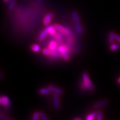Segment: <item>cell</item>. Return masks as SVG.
Masks as SVG:
<instances>
[{
    "label": "cell",
    "instance_id": "6da1fadb",
    "mask_svg": "<svg viewBox=\"0 0 120 120\" xmlns=\"http://www.w3.org/2000/svg\"><path fill=\"white\" fill-rule=\"evenodd\" d=\"M82 82H83L84 86L86 88V89L88 91H93L94 90V86L92 82L90 80L87 73L85 72L82 73Z\"/></svg>",
    "mask_w": 120,
    "mask_h": 120
},
{
    "label": "cell",
    "instance_id": "7a4b0ae2",
    "mask_svg": "<svg viewBox=\"0 0 120 120\" xmlns=\"http://www.w3.org/2000/svg\"><path fill=\"white\" fill-rule=\"evenodd\" d=\"M42 53L46 56L52 57L55 58H60L62 57L61 53L58 51H54L51 50L50 49H44L42 50Z\"/></svg>",
    "mask_w": 120,
    "mask_h": 120
},
{
    "label": "cell",
    "instance_id": "3957f363",
    "mask_svg": "<svg viewBox=\"0 0 120 120\" xmlns=\"http://www.w3.org/2000/svg\"><path fill=\"white\" fill-rule=\"evenodd\" d=\"M0 104L4 108L8 107L10 104V98L6 96H1L0 97Z\"/></svg>",
    "mask_w": 120,
    "mask_h": 120
},
{
    "label": "cell",
    "instance_id": "277c9868",
    "mask_svg": "<svg viewBox=\"0 0 120 120\" xmlns=\"http://www.w3.org/2000/svg\"><path fill=\"white\" fill-rule=\"evenodd\" d=\"M53 101L54 108L57 110H58L60 109V103L58 94H57V93H55L53 94Z\"/></svg>",
    "mask_w": 120,
    "mask_h": 120
},
{
    "label": "cell",
    "instance_id": "5b68a950",
    "mask_svg": "<svg viewBox=\"0 0 120 120\" xmlns=\"http://www.w3.org/2000/svg\"><path fill=\"white\" fill-rule=\"evenodd\" d=\"M53 14L52 12H49V13H47V14L45 16L44 19H43V24H44L45 26H48V25L50 23L52 18H53Z\"/></svg>",
    "mask_w": 120,
    "mask_h": 120
},
{
    "label": "cell",
    "instance_id": "8992f818",
    "mask_svg": "<svg viewBox=\"0 0 120 120\" xmlns=\"http://www.w3.org/2000/svg\"><path fill=\"white\" fill-rule=\"evenodd\" d=\"M48 88L51 91H53L55 93H57L58 94H64V91L61 88L57 87L56 86H54L53 85H49Z\"/></svg>",
    "mask_w": 120,
    "mask_h": 120
},
{
    "label": "cell",
    "instance_id": "52a82bcc",
    "mask_svg": "<svg viewBox=\"0 0 120 120\" xmlns=\"http://www.w3.org/2000/svg\"><path fill=\"white\" fill-rule=\"evenodd\" d=\"M69 50H70V49L67 45H60L58 47V51L61 53H68Z\"/></svg>",
    "mask_w": 120,
    "mask_h": 120
},
{
    "label": "cell",
    "instance_id": "ba28073f",
    "mask_svg": "<svg viewBox=\"0 0 120 120\" xmlns=\"http://www.w3.org/2000/svg\"><path fill=\"white\" fill-rule=\"evenodd\" d=\"M108 102H109V101H108L107 100H102V101L94 103V109H97V108L101 107L102 106H105V105H107Z\"/></svg>",
    "mask_w": 120,
    "mask_h": 120
},
{
    "label": "cell",
    "instance_id": "9c48e42d",
    "mask_svg": "<svg viewBox=\"0 0 120 120\" xmlns=\"http://www.w3.org/2000/svg\"><path fill=\"white\" fill-rule=\"evenodd\" d=\"M49 49L54 51H58V47L57 46V43L55 41H51L49 45Z\"/></svg>",
    "mask_w": 120,
    "mask_h": 120
},
{
    "label": "cell",
    "instance_id": "30bf717a",
    "mask_svg": "<svg viewBox=\"0 0 120 120\" xmlns=\"http://www.w3.org/2000/svg\"><path fill=\"white\" fill-rule=\"evenodd\" d=\"M46 28L47 29L49 34H50L51 36H55V34H56V28L54 27L53 26L49 25V26H48Z\"/></svg>",
    "mask_w": 120,
    "mask_h": 120
},
{
    "label": "cell",
    "instance_id": "8fae6325",
    "mask_svg": "<svg viewBox=\"0 0 120 120\" xmlns=\"http://www.w3.org/2000/svg\"><path fill=\"white\" fill-rule=\"evenodd\" d=\"M71 16H72V18L73 22H74L75 23H79V15H78L77 13L76 12V11H73L71 13Z\"/></svg>",
    "mask_w": 120,
    "mask_h": 120
},
{
    "label": "cell",
    "instance_id": "7c38bea8",
    "mask_svg": "<svg viewBox=\"0 0 120 120\" xmlns=\"http://www.w3.org/2000/svg\"><path fill=\"white\" fill-rule=\"evenodd\" d=\"M54 27L56 28V30H57L58 32L62 33L63 34H64L66 31V28H64L61 25H58V24H54L53 25Z\"/></svg>",
    "mask_w": 120,
    "mask_h": 120
},
{
    "label": "cell",
    "instance_id": "4fadbf2b",
    "mask_svg": "<svg viewBox=\"0 0 120 120\" xmlns=\"http://www.w3.org/2000/svg\"><path fill=\"white\" fill-rule=\"evenodd\" d=\"M51 91L49 88H43L39 90V94L41 95H47L51 93Z\"/></svg>",
    "mask_w": 120,
    "mask_h": 120
},
{
    "label": "cell",
    "instance_id": "5bb4252c",
    "mask_svg": "<svg viewBox=\"0 0 120 120\" xmlns=\"http://www.w3.org/2000/svg\"><path fill=\"white\" fill-rule=\"evenodd\" d=\"M48 34H49V32H48L47 29H46V28H45V29L42 31V32L40 34V36H39V37H38L39 41H43V39H44L45 37H46V36H47Z\"/></svg>",
    "mask_w": 120,
    "mask_h": 120
},
{
    "label": "cell",
    "instance_id": "9a60e30c",
    "mask_svg": "<svg viewBox=\"0 0 120 120\" xmlns=\"http://www.w3.org/2000/svg\"><path fill=\"white\" fill-rule=\"evenodd\" d=\"M75 27H76V32H77L78 34H83V28H82V27L79 23H76V25H75Z\"/></svg>",
    "mask_w": 120,
    "mask_h": 120
},
{
    "label": "cell",
    "instance_id": "2e32d148",
    "mask_svg": "<svg viewBox=\"0 0 120 120\" xmlns=\"http://www.w3.org/2000/svg\"><path fill=\"white\" fill-rule=\"evenodd\" d=\"M115 34L113 32H110L109 34V42L110 43H113L115 42Z\"/></svg>",
    "mask_w": 120,
    "mask_h": 120
},
{
    "label": "cell",
    "instance_id": "e0dca14e",
    "mask_svg": "<svg viewBox=\"0 0 120 120\" xmlns=\"http://www.w3.org/2000/svg\"><path fill=\"white\" fill-rule=\"evenodd\" d=\"M31 49L34 52H38L40 51V47L37 44H34L31 46Z\"/></svg>",
    "mask_w": 120,
    "mask_h": 120
},
{
    "label": "cell",
    "instance_id": "ac0fdd59",
    "mask_svg": "<svg viewBox=\"0 0 120 120\" xmlns=\"http://www.w3.org/2000/svg\"><path fill=\"white\" fill-rule=\"evenodd\" d=\"M120 49V45H118L117 43H113V44L111 45L109 47V49L110 50L112 51H115L118 50Z\"/></svg>",
    "mask_w": 120,
    "mask_h": 120
},
{
    "label": "cell",
    "instance_id": "d6986e66",
    "mask_svg": "<svg viewBox=\"0 0 120 120\" xmlns=\"http://www.w3.org/2000/svg\"><path fill=\"white\" fill-rule=\"evenodd\" d=\"M97 113L96 112H92L91 113L89 114L86 117V120H94V118H95V117L96 116Z\"/></svg>",
    "mask_w": 120,
    "mask_h": 120
},
{
    "label": "cell",
    "instance_id": "ffe728a7",
    "mask_svg": "<svg viewBox=\"0 0 120 120\" xmlns=\"http://www.w3.org/2000/svg\"><path fill=\"white\" fill-rule=\"evenodd\" d=\"M15 0H10V3H9V6H8V9L10 11L13 10V8L15 7Z\"/></svg>",
    "mask_w": 120,
    "mask_h": 120
},
{
    "label": "cell",
    "instance_id": "44dd1931",
    "mask_svg": "<svg viewBox=\"0 0 120 120\" xmlns=\"http://www.w3.org/2000/svg\"><path fill=\"white\" fill-rule=\"evenodd\" d=\"M40 117V112H34V113L33 114L32 120H38Z\"/></svg>",
    "mask_w": 120,
    "mask_h": 120
},
{
    "label": "cell",
    "instance_id": "7402d4cb",
    "mask_svg": "<svg viewBox=\"0 0 120 120\" xmlns=\"http://www.w3.org/2000/svg\"><path fill=\"white\" fill-rule=\"evenodd\" d=\"M61 56H62V58L64 60V61H68L70 60V57H69L68 53H61Z\"/></svg>",
    "mask_w": 120,
    "mask_h": 120
},
{
    "label": "cell",
    "instance_id": "603a6c76",
    "mask_svg": "<svg viewBox=\"0 0 120 120\" xmlns=\"http://www.w3.org/2000/svg\"><path fill=\"white\" fill-rule=\"evenodd\" d=\"M40 117L41 118V119L42 120H49L47 117L46 116V115H45L43 112L42 111L40 112Z\"/></svg>",
    "mask_w": 120,
    "mask_h": 120
},
{
    "label": "cell",
    "instance_id": "cb8c5ba5",
    "mask_svg": "<svg viewBox=\"0 0 120 120\" xmlns=\"http://www.w3.org/2000/svg\"><path fill=\"white\" fill-rule=\"evenodd\" d=\"M0 117H1V119L2 120H14L13 118L11 117L4 116L2 113H1V115H0Z\"/></svg>",
    "mask_w": 120,
    "mask_h": 120
},
{
    "label": "cell",
    "instance_id": "d4e9b609",
    "mask_svg": "<svg viewBox=\"0 0 120 120\" xmlns=\"http://www.w3.org/2000/svg\"><path fill=\"white\" fill-rule=\"evenodd\" d=\"M96 116L97 120H102V112L101 111H98L97 113Z\"/></svg>",
    "mask_w": 120,
    "mask_h": 120
},
{
    "label": "cell",
    "instance_id": "484cf974",
    "mask_svg": "<svg viewBox=\"0 0 120 120\" xmlns=\"http://www.w3.org/2000/svg\"><path fill=\"white\" fill-rule=\"evenodd\" d=\"M115 40L118 42H119L120 43V36L118 35V34H115Z\"/></svg>",
    "mask_w": 120,
    "mask_h": 120
},
{
    "label": "cell",
    "instance_id": "4316f807",
    "mask_svg": "<svg viewBox=\"0 0 120 120\" xmlns=\"http://www.w3.org/2000/svg\"><path fill=\"white\" fill-rule=\"evenodd\" d=\"M72 120H82V119L80 118H75Z\"/></svg>",
    "mask_w": 120,
    "mask_h": 120
},
{
    "label": "cell",
    "instance_id": "83f0119b",
    "mask_svg": "<svg viewBox=\"0 0 120 120\" xmlns=\"http://www.w3.org/2000/svg\"><path fill=\"white\" fill-rule=\"evenodd\" d=\"M117 83L119 84V85H120V76L118 77V79H117Z\"/></svg>",
    "mask_w": 120,
    "mask_h": 120
},
{
    "label": "cell",
    "instance_id": "f1b7e54d",
    "mask_svg": "<svg viewBox=\"0 0 120 120\" xmlns=\"http://www.w3.org/2000/svg\"><path fill=\"white\" fill-rule=\"evenodd\" d=\"M3 1H4V2H6V3H7V2H8L9 1H10V0H3Z\"/></svg>",
    "mask_w": 120,
    "mask_h": 120
},
{
    "label": "cell",
    "instance_id": "f546056e",
    "mask_svg": "<svg viewBox=\"0 0 120 120\" xmlns=\"http://www.w3.org/2000/svg\"></svg>",
    "mask_w": 120,
    "mask_h": 120
}]
</instances>
